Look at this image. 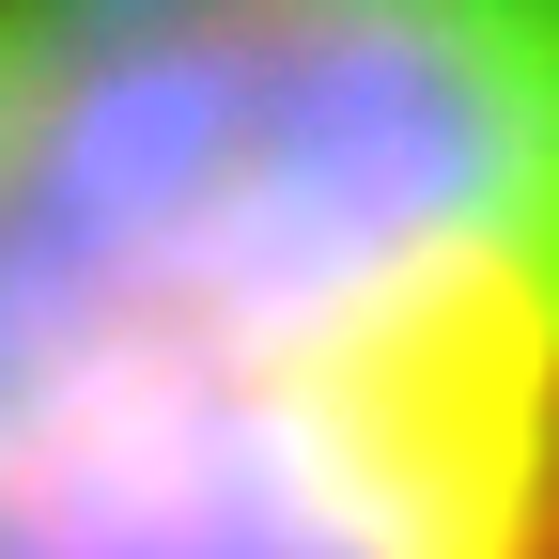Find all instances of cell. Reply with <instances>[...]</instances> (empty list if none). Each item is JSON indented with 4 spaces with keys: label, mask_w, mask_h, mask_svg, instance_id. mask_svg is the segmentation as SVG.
Here are the masks:
<instances>
[{
    "label": "cell",
    "mask_w": 559,
    "mask_h": 559,
    "mask_svg": "<svg viewBox=\"0 0 559 559\" xmlns=\"http://www.w3.org/2000/svg\"><path fill=\"white\" fill-rule=\"evenodd\" d=\"M0 559H559V0H0Z\"/></svg>",
    "instance_id": "obj_1"
}]
</instances>
